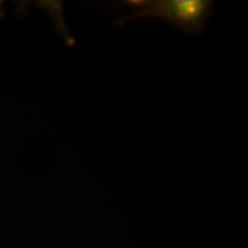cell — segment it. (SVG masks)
<instances>
[{"mask_svg":"<svg viewBox=\"0 0 248 248\" xmlns=\"http://www.w3.org/2000/svg\"><path fill=\"white\" fill-rule=\"evenodd\" d=\"M124 3L133 12L120 18L119 26L137 18H159L194 36L202 34L215 4L210 0H127Z\"/></svg>","mask_w":248,"mask_h":248,"instance_id":"6da1fadb","label":"cell"}]
</instances>
